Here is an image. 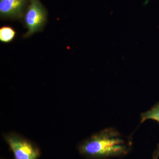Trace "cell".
<instances>
[{
    "label": "cell",
    "mask_w": 159,
    "mask_h": 159,
    "mask_svg": "<svg viewBox=\"0 0 159 159\" xmlns=\"http://www.w3.org/2000/svg\"><path fill=\"white\" fill-rule=\"evenodd\" d=\"M132 142L113 128L105 129L92 135L78 146L80 153L88 159H107L129 153Z\"/></svg>",
    "instance_id": "obj_1"
},
{
    "label": "cell",
    "mask_w": 159,
    "mask_h": 159,
    "mask_svg": "<svg viewBox=\"0 0 159 159\" xmlns=\"http://www.w3.org/2000/svg\"><path fill=\"white\" fill-rule=\"evenodd\" d=\"M4 139L14 154L15 159H38L40 152L33 142L16 133L4 135Z\"/></svg>",
    "instance_id": "obj_2"
},
{
    "label": "cell",
    "mask_w": 159,
    "mask_h": 159,
    "mask_svg": "<svg viewBox=\"0 0 159 159\" xmlns=\"http://www.w3.org/2000/svg\"><path fill=\"white\" fill-rule=\"evenodd\" d=\"M47 20V13L39 0H30V5L25 16L28 31L25 37L40 31Z\"/></svg>",
    "instance_id": "obj_3"
},
{
    "label": "cell",
    "mask_w": 159,
    "mask_h": 159,
    "mask_svg": "<svg viewBox=\"0 0 159 159\" xmlns=\"http://www.w3.org/2000/svg\"><path fill=\"white\" fill-rule=\"evenodd\" d=\"M25 0H0V14L3 17L13 18L20 16Z\"/></svg>",
    "instance_id": "obj_4"
},
{
    "label": "cell",
    "mask_w": 159,
    "mask_h": 159,
    "mask_svg": "<svg viewBox=\"0 0 159 159\" xmlns=\"http://www.w3.org/2000/svg\"><path fill=\"white\" fill-rule=\"evenodd\" d=\"M150 119L159 122V102L149 110L141 114V124L145 120Z\"/></svg>",
    "instance_id": "obj_5"
},
{
    "label": "cell",
    "mask_w": 159,
    "mask_h": 159,
    "mask_svg": "<svg viewBox=\"0 0 159 159\" xmlns=\"http://www.w3.org/2000/svg\"><path fill=\"white\" fill-rule=\"evenodd\" d=\"M15 36V31L9 26H4L0 29V41L2 42H11Z\"/></svg>",
    "instance_id": "obj_6"
},
{
    "label": "cell",
    "mask_w": 159,
    "mask_h": 159,
    "mask_svg": "<svg viewBox=\"0 0 159 159\" xmlns=\"http://www.w3.org/2000/svg\"><path fill=\"white\" fill-rule=\"evenodd\" d=\"M159 158V144L152 154V159H158Z\"/></svg>",
    "instance_id": "obj_7"
}]
</instances>
